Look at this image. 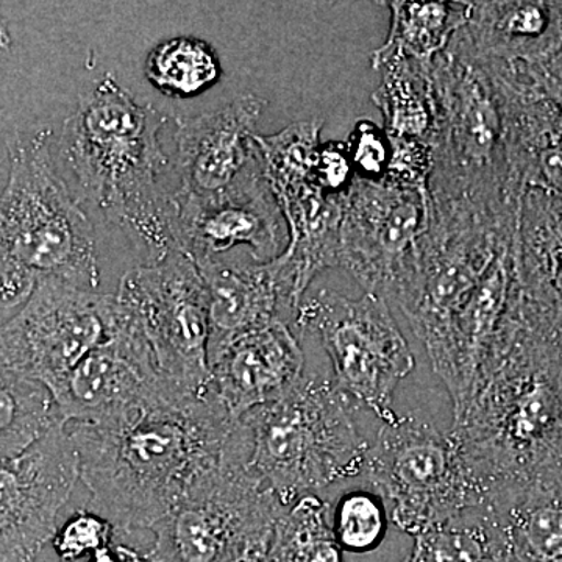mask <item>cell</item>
I'll list each match as a JSON object with an SVG mask.
<instances>
[{"label": "cell", "mask_w": 562, "mask_h": 562, "mask_svg": "<svg viewBox=\"0 0 562 562\" xmlns=\"http://www.w3.org/2000/svg\"><path fill=\"white\" fill-rule=\"evenodd\" d=\"M236 422L210 387L111 424L66 425L91 494L87 508L116 530H151L220 468Z\"/></svg>", "instance_id": "1"}, {"label": "cell", "mask_w": 562, "mask_h": 562, "mask_svg": "<svg viewBox=\"0 0 562 562\" xmlns=\"http://www.w3.org/2000/svg\"><path fill=\"white\" fill-rule=\"evenodd\" d=\"M452 431L491 508L531 484L562 479V342L512 308Z\"/></svg>", "instance_id": "2"}, {"label": "cell", "mask_w": 562, "mask_h": 562, "mask_svg": "<svg viewBox=\"0 0 562 562\" xmlns=\"http://www.w3.org/2000/svg\"><path fill=\"white\" fill-rule=\"evenodd\" d=\"M166 117L106 76L79 98L61 133V154L88 201L143 244L151 261L177 249L176 202L160 133Z\"/></svg>", "instance_id": "3"}, {"label": "cell", "mask_w": 562, "mask_h": 562, "mask_svg": "<svg viewBox=\"0 0 562 562\" xmlns=\"http://www.w3.org/2000/svg\"><path fill=\"white\" fill-rule=\"evenodd\" d=\"M50 132L10 140L0 194V303H25L41 281L83 291L101 286L95 232L50 158Z\"/></svg>", "instance_id": "4"}, {"label": "cell", "mask_w": 562, "mask_h": 562, "mask_svg": "<svg viewBox=\"0 0 562 562\" xmlns=\"http://www.w3.org/2000/svg\"><path fill=\"white\" fill-rule=\"evenodd\" d=\"M350 406L331 376L305 372L284 397L239 419L247 468L281 508L362 475L369 443Z\"/></svg>", "instance_id": "5"}, {"label": "cell", "mask_w": 562, "mask_h": 562, "mask_svg": "<svg viewBox=\"0 0 562 562\" xmlns=\"http://www.w3.org/2000/svg\"><path fill=\"white\" fill-rule=\"evenodd\" d=\"M431 77L438 102L431 201L516 216L524 190L509 168L501 101L460 32L432 61Z\"/></svg>", "instance_id": "6"}, {"label": "cell", "mask_w": 562, "mask_h": 562, "mask_svg": "<svg viewBox=\"0 0 562 562\" xmlns=\"http://www.w3.org/2000/svg\"><path fill=\"white\" fill-rule=\"evenodd\" d=\"M362 475L390 505L391 522L413 538L469 509L491 508L454 432L414 417L382 425Z\"/></svg>", "instance_id": "7"}, {"label": "cell", "mask_w": 562, "mask_h": 562, "mask_svg": "<svg viewBox=\"0 0 562 562\" xmlns=\"http://www.w3.org/2000/svg\"><path fill=\"white\" fill-rule=\"evenodd\" d=\"M294 325L312 335L333 368V382L351 406L369 409L391 424L398 384L414 371L416 360L392 316L387 302L376 295L358 299L319 290L302 299Z\"/></svg>", "instance_id": "8"}, {"label": "cell", "mask_w": 562, "mask_h": 562, "mask_svg": "<svg viewBox=\"0 0 562 562\" xmlns=\"http://www.w3.org/2000/svg\"><path fill=\"white\" fill-rule=\"evenodd\" d=\"M516 222L517 216L430 199V221L412 276L394 301L422 342L441 331L497 255L513 243Z\"/></svg>", "instance_id": "9"}, {"label": "cell", "mask_w": 562, "mask_h": 562, "mask_svg": "<svg viewBox=\"0 0 562 562\" xmlns=\"http://www.w3.org/2000/svg\"><path fill=\"white\" fill-rule=\"evenodd\" d=\"M114 295L149 344L162 379L187 394L209 391V294L190 255L172 250L132 269Z\"/></svg>", "instance_id": "10"}, {"label": "cell", "mask_w": 562, "mask_h": 562, "mask_svg": "<svg viewBox=\"0 0 562 562\" xmlns=\"http://www.w3.org/2000/svg\"><path fill=\"white\" fill-rule=\"evenodd\" d=\"M286 512L247 468V443L236 422L224 461L151 527L150 562H222L254 532Z\"/></svg>", "instance_id": "11"}, {"label": "cell", "mask_w": 562, "mask_h": 562, "mask_svg": "<svg viewBox=\"0 0 562 562\" xmlns=\"http://www.w3.org/2000/svg\"><path fill=\"white\" fill-rule=\"evenodd\" d=\"M114 294L41 281L20 313L0 325V372L54 391L109 338Z\"/></svg>", "instance_id": "12"}, {"label": "cell", "mask_w": 562, "mask_h": 562, "mask_svg": "<svg viewBox=\"0 0 562 562\" xmlns=\"http://www.w3.org/2000/svg\"><path fill=\"white\" fill-rule=\"evenodd\" d=\"M430 221L428 191L355 177L344 202L339 268L366 294L395 301Z\"/></svg>", "instance_id": "13"}, {"label": "cell", "mask_w": 562, "mask_h": 562, "mask_svg": "<svg viewBox=\"0 0 562 562\" xmlns=\"http://www.w3.org/2000/svg\"><path fill=\"white\" fill-rule=\"evenodd\" d=\"M63 424H111L166 398L188 397L155 364L149 344L114 295L109 338L50 392Z\"/></svg>", "instance_id": "14"}, {"label": "cell", "mask_w": 562, "mask_h": 562, "mask_svg": "<svg viewBox=\"0 0 562 562\" xmlns=\"http://www.w3.org/2000/svg\"><path fill=\"white\" fill-rule=\"evenodd\" d=\"M79 480V457L65 424L0 464V562H36Z\"/></svg>", "instance_id": "15"}, {"label": "cell", "mask_w": 562, "mask_h": 562, "mask_svg": "<svg viewBox=\"0 0 562 562\" xmlns=\"http://www.w3.org/2000/svg\"><path fill=\"white\" fill-rule=\"evenodd\" d=\"M176 202L177 249L195 265L216 260L235 247L249 250L250 260L269 262L286 250V222L265 171L235 190L209 201L179 198Z\"/></svg>", "instance_id": "16"}, {"label": "cell", "mask_w": 562, "mask_h": 562, "mask_svg": "<svg viewBox=\"0 0 562 562\" xmlns=\"http://www.w3.org/2000/svg\"><path fill=\"white\" fill-rule=\"evenodd\" d=\"M268 102L244 94L221 110L183 117L177 125L179 198L209 201L265 171L255 128Z\"/></svg>", "instance_id": "17"}, {"label": "cell", "mask_w": 562, "mask_h": 562, "mask_svg": "<svg viewBox=\"0 0 562 562\" xmlns=\"http://www.w3.org/2000/svg\"><path fill=\"white\" fill-rule=\"evenodd\" d=\"M514 288L516 277L512 243L497 255L475 290L447 321L441 331L425 344L436 375L442 380L452 397L454 419L464 413L471 401L503 322L512 308Z\"/></svg>", "instance_id": "18"}, {"label": "cell", "mask_w": 562, "mask_h": 562, "mask_svg": "<svg viewBox=\"0 0 562 562\" xmlns=\"http://www.w3.org/2000/svg\"><path fill=\"white\" fill-rule=\"evenodd\" d=\"M479 61L501 101L514 180L524 191H542L562 201V111L543 94L532 68Z\"/></svg>", "instance_id": "19"}, {"label": "cell", "mask_w": 562, "mask_h": 562, "mask_svg": "<svg viewBox=\"0 0 562 562\" xmlns=\"http://www.w3.org/2000/svg\"><path fill=\"white\" fill-rule=\"evenodd\" d=\"M305 373V353L284 321L247 333L210 361V387L233 419L284 397Z\"/></svg>", "instance_id": "20"}, {"label": "cell", "mask_w": 562, "mask_h": 562, "mask_svg": "<svg viewBox=\"0 0 562 562\" xmlns=\"http://www.w3.org/2000/svg\"><path fill=\"white\" fill-rule=\"evenodd\" d=\"M209 294V364L225 347L273 321H294L299 303L279 260L216 258L198 265Z\"/></svg>", "instance_id": "21"}, {"label": "cell", "mask_w": 562, "mask_h": 562, "mask_svg": "<svg viewBox=\"0 0 562 562\" xmlns=\"http://www.w3.org/2000/svg\"><path fill=\"white\" fill-rule=\"evenodd\" d=\"M517 297L562 335V201L525 190L513 241Z\"/></svg>", "instance_id": "22"}, {"label": "cell", "mask_w": 562, "mask_h": 562, "mask_svg": "<svg viewBox=\"0 0 562 562\" xmlns=\"http://www.w3.org/2000/svg\"><path fill=\"white\" fill-rule=\"evenodd\" d=\"M460 33L479 60L539 68L562 50V2H471Z\"/></svg>", "instance_id": "23"}, {"label": "cell", "mask_w": 562, "mask_h": 562, "mask_svg": "<svg viewBox=\"0 0 562 562\" xmlns=\"http://www.w3.org/2000/svg\"><path fill=\"white\" fill-rule=\"evenodd\" d=\"M431 65L394 57L376 68L382 72V83L372 92V102L382 113L384 132L391 139L435 147L438 102Z\"/></svg>", "instance_id": "24"}, {"label": "cell", "mask_w": 562, "mask_h": 562, "mask_svg": "<svg viewBox=\"0 0 562 562\" xmlns=\"http://www.w3.org/2000/svg\"><path fill=\"white\" fill-rule=\"evenodd\" d=\"M391 13V27L383 46L371 54V66L379 68L390 58L431 65L447 50L453 36L465 27L471 2H384Z\"/></svg>", "instance_id": "25"}, {"label": "cell", "mask_w": 562, "mask_h": 562, "mask_svg": "<svg viewBox=\"0 0 562 562\" xmlns=\"http://www.w3.org/2000/svg\"><path fill=\"white\" fill-rule=\"evenodd\" d=\"M405 562H517L498 512L490 506L447 520L414 538Z\"/></svg>", "instance_id": "26"}, {"label": "cell", "mask_w": 562, "mask_h": 562, "mask_svg": "<svg viewBox=\"0 0 562 562\" xmlns=\"http://www.w3.org/2000/svg\"><path fill=\"white\" fill-rule=\"evenodd\" d=\"M495 512L517 562H562V479L531 484Z\"/></svg>", "instance_id": "27"}, {"label": "cell", "mask_w": 562, "mask_h": 562, "mask_svg": "<svg viewBox=\"0 0 562 562\" xmlns=\"http://www.w3.org/2000/svg\"><path fill=\"white\" fill-rule=\"evenodd\" d=\"M60 424L46 386L0 372V464L20 457Z\"/></svg>", "instance_id": "28"}, {"label": "cell", "mask_w": 562, "mask_h": 562, "mask_svg": "<svg viewBox=\"0 0 562 562\" xmlns=\"http://www.w3.org/2000/svg\"><path fill=\"white\" fill-rule=\"evenodd\" d=\"M146 77L169 98H194L220 81L221 58L206 41L177 36L162 41L149 52Z\"/></svg>", "instance_id": "29"}, {"label": "cell", "mask_w": 562, "mask_h": 562, "mask_svg": "<svg viewBox=\"0 0 562 562\" xmlns=\"http://www.w3.org/2000/svg\"><path fill=\"white\" fill-rule=\"evenodd\" d=\"M331 505L306 495L280 514L271 543V562H346L333 538Z\"/></svg>", "instance_id": "30"}, {"label": "cell", "mask_w": 562, "mask_h": 562, "mask_svg": "<svg viewBox=\"0 0 562 562\" xmlns=\"http://www.w3.org/2000/svg\"><path fill=\"white\" fill-rule=\"evenodd\" d=\"M390 522V508L373 490L344 492L331 508L333 538L344 553L361 554L379 549Z\"/></svg>", "instance_id": "31"}, {"label": "cell", "mask_w": 562, "mask_h": 562, "mask_svg": "<svg viewBox=\"0 0 562 562\" xmlns=\"http://www.w3.org/2000/svg\"><path fill=\"white\" fill-rule=\"evenodd\" d=\"M114 530L113 524L101 514L81 508L58 527L52 543L63 562H76L111 546Z\"/></svg>", "instance_id": "32"}, {"label": "cell", "mask_w": 562, "mask_h": 562, "mask_svg": "<svg viewBox=\"0 0 562 562\" xmlns=\"http://www.w3.org/2000/svg\"><path fill=\"white\" fill-rule=\"evenodd\" d=\"M346 144L357 179L371 183L386 179L392 147L384 128L371 120H360L355 124Z\"/></svg>", "instance_id": "33"}, {"label": "cell", "mask_w": 562, "mask_h": 562, "mask_svg": "<svg viewBox=\"0 0 562 562\" xmlns=\"http://www.w3.org/2000/svg\"><path fill=\"white\" fill-rule=\"evenodd\" d=\"M314 179L328 194L347 195L355 180V171L346 140L321 144L314 165Z\"/></svg>", "instance_id": "34"}, {"label": "cell", "mask_w": 562, "mask_h": 562, "mask_svg": "<svg viewBox=\"0 0 562 562\" xmlns=\"http://www.w3.org/2000/svg\"><path fill=\"white\" fill-rule=\"evenodd\" d=\"M272 535L273 527L254 532L222 562H271Z\"/></svg>", "instance_id": "35"}, {"label": "cell", "mask_w": 562, "mask_h": 562, "mask_svg": "<svg viewBox=\"0 0 562 562\" xmlns=\"http://www.w3.org/2000/svg\"><path fill=\"white\" fill-rule=\"evenodd\" d=\"M531 72L543 94L552 99L562 111V50L552 61L539 68H532Z\"/></svg>", "instance_id": "36"}, {"label": "cell", "mask_w": 562, "mask_h": 562, "mask_svg": "<svg viewBox=\"0 0 562 562\" xmlns=\"http://www.w3.org/2000/svg\"><path fill=\"white\" fill-rule=\"evenodd\" d=\"M88 562H150L147 553H140L132 547L111 543L105 549L99 550Z\"/></svg>", "instance_id": "37"}, {"label": "cell", "mask_w": 562, "mask_h": 562, "mask_svg": "<svg viewBox=\"0 0 562 562\" xmlns=\"http://www.w3.org/2000/svg\"><path fill=\"white\" fill-rule=\"evenodd\" d=\"M561 342H562V335H561Z\"/></svg>", "instance_id": "38"}]
</instances>
